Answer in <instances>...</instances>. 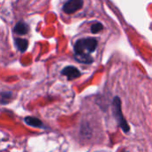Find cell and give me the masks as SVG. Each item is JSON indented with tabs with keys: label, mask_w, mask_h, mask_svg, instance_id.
<instances>
[{
	"label": "cell",
	"mask_w": 152,
	"mask_h": 152,
	"mask_svg": "<svg viewBox=\"0 0 152 152\" xmlns=\"http://www.w3.org/2000/svg\"><path fill=\"white\" fill-rule=\"evenodd\" d=\"M98 42L94 37H86L78 39L74 45L75 59L82 63L90 64L94 61L91 53L97 48Z\"/></svg>",
	"instance_id": "cell-1"
},
{
	"label": "cell",
	"mask_w": 152,
	"mask_h": 152,
	"mask_svg": "<svg viewBox=\"0 0 152 152\" xmlns=\"http://www.w3.org/2000/svg\"><path fill=\"white\" fill-rule=\"evenodd\" d=\"M112 110H113V115L114 118L118 125V126L123 130L124 133H128L130 131V127L128 124L126 123L121 109V100L118 96L114 97L112 102Z\"/></svg>",
	"instance_id": "cell-2"
},
{
	"label": "cell",
	"mask_w": 152,
	"mask_h": 152,
	"mask_svg": "<svg viewBox=\"0 0 152 152\" xmlns=\"http://www.w3.org/2000/svg\"><path fill=\"white\" fill-rule=\"evenodd\" d=\"M83 4H84V2L82 0H69V1H67L63 4L62 10L66 13H69V14L73 13L78 11L79 9H81Z\"/></svg>",
	"instance_id": "cell-3"
},
{
	"label": "cell",
	"mask_w": 152,
	"mask_h": 152,
	"mask_svg": "<svg viewBox=\"0 0 152 152\" xmlns=\"http://www.w3.org/2000/svg\"><path fill=\"white\" fill-rule=\"evenodd\" d=\"M61 73V75L66 76L69 80L77 78V77H79L81 76V73L78 70V69L74 67V66H67V67H65L64 69H62Z\"/></svg>",
	"instance_id": "cell-4"
},
{
	"label": "cell",
	"mask_w": 152,
	"mask_h": 152,
	"mask_svg": "<svg viewBox=\"0 0 152 152\" xmlns=\"http://www.w3.org/2000/svg\"><path fill=\"white\" fill-rule=\"evenodd\" d=\"M24 122L32 127H36V128H43L44 127V124L42 123V121H40L38 118H34V117H26L24 118Z\"/></svg>",
	"instance_id": "cell-5"
},
{
	"label": "cell",
	"mask_w": 152,
	"mask_h": 152,
	"mask_svg": "<svg viewBox=\"0 0 152 152\" xmlns=\"http://www.w3.org/2000/svg\"><path fill=\"white\" fill-rule=\"evenodd\" d=\"M28 31V26L23 21L18 22L13 28V32L18 35H25Z\"/></svg>",
	"instance_id": "cell-6"
},
{
	"label": "cell",
	"mask_w": 152,
	"mask_h": 152,
	"mask_svg": "<svg viewBox=\"0 0 152 152\" xmlns=\"http://www.w3.org/2000/svg\"><path fill=\"white\" fill-rule=\"evenodd\" d=\"M14 44H15L16 47L18 48V50L21 53L25 52L28 48V42L27 39L19 38V37L14 38Z\"/></svg>",
	"instance_id": "cell-7"
},
{
	"label": "cell",
	"mask_w": 152,
	"mask_h": 152,
	"mask_svg": "<svg viewBox=\"0 0 152 152\" xmlns=\"http://www.w3.org/2000/svg\"><path fill=\"white\" fill-rule=\"evenodd\" d=\"M102 28H103V25L101 22H94L91 26V32L93 34H97L100 31H102Z\"/></svg>",
	"instance_id": "cell-8"
},
{
	"label": "cell",
	"mask_w": 152,
	"mask_h": 152,
	"mask_svg": "<svg viewBox=\"0 0 152 152\" xmlns=\"http://www.w3.org/2000/svg\"><path fill=\"white\" fill-rule=\"evenodd\" d=\"M12 97V94L11 92H2L1 93V103L5 104L9 100H11Z\"/></svg>",
	"instance_id": "cell-9"
},
{
	"label": "cell",
	"mask_w": 152,
	"mask_h": 152,
	"mask_svg": "<svg viewBox=\"0 0 152 152\" xmlns=\"http://www.w3.org/2000/svg\"><path fill=\"white\" fill-rule=\"evenodd\" d=\"M121 152H129V151H122Z\"/></svg>",
	"instance_id": "cell-10"
}]
</instances>
